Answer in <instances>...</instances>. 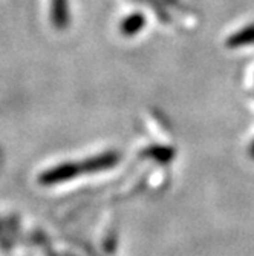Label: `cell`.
Masks as SVG:
<instances>
[{"instance_id":"7a4b0ae2","label":"cell","mask_w":254,"mask_h":256,"mask_svg":"<svg viewBox=\"0 0 254 256\" xmlns=\"http://www.w3.org/2000/svg\"><path fill=\"white\" fill-rule=\"evenodd\" d=\"M51 18L57 30H64L69 22L67 0H52L51 5Z\"/></svg>"},{"instance_id":"6da1fadb","label":"cell","mask_w":254,"mask_h":256,"mask_svg":"<svg viewBox=\"0 0 254 256\" xmlns=\"http://www.w3.org/2000/svg\"><path fill=\"white\" fill-rule=\"evenodd\" d=\"M118 161V154L117 152H106L101 156H94L90 160H86L84 162L80 164H61L57 166L51 170H46L40 176L41 184H55L58 181H66L71 178H77L83 172H94V170H103L107 168H112L113 164H117Z\"/></svg>"},{"instance_id":"3957f363","label":"cell","mask_w":254,"mask_h":256,"mask_svg":"<svg viewBox=\"0 0 254 256\" xmlns=\"http://www.w3.org/2000/svg\"><path fill=\"white\" fill-rule=\"evenodd\" d=\"M144 17L141 14H133L130 17H127L124 22H123V25H121V31L124 36H133L136 34L138 31H140L144 25Z\"/></svg>"}]
</instances>
